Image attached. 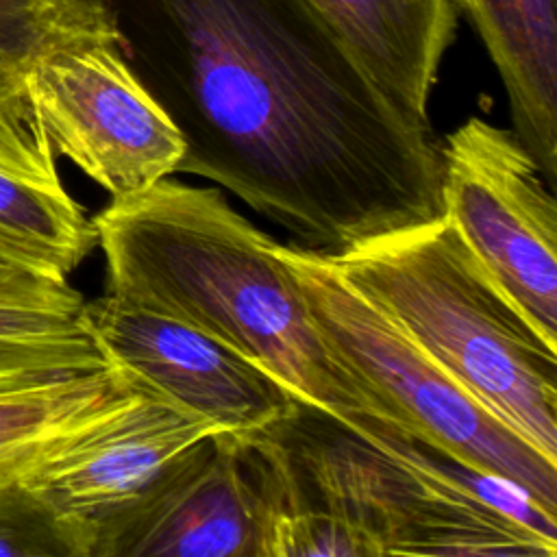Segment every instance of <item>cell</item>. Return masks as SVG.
<instances>
[{
    "mask_svg": "<svg viewBox=\"0 0 557 557\" xmlns=\"http://www.w3.org/2000/svg\"><path fill=\"white\" fill-rule=\"evenodd\" d=\"M83 318L109 363L218 431L263 429L296 400L268 370L181 320L111 294L85 300Z\"/></svg>",
    "mask_w": 557,
    "mask_h": 557,
    "instance_id": "cell-8",
    "label": "cell"
},
{
    "mask_svg": "<svg viewBox=\"0 0 557 557\" xmlns=\"http://www.w3.org/2000/svg\"><path fill=\"white\" fill-rule=\"evenodd\" d=\"M442 209L533 329L557 346V202L513 131L470 115L440 144Z\"/></svg>",
    "mask_w": 557,
    "mask_h": 557,
    "instance_id": "cell-6",
    "label": "cell"
},
{
    "mask_svg": "<svg viewBox=\"0 0 557 557\" xmlns=\"http://www.w3.org/2000/svg\"><path fill=\"white\" fill-rule=\"evenodd\" d=\"M0 557H76L63 524L24 481L0 487Z\"/></svg>",
    "mask_w": 557,
    "mask_h": 557,
    "instance_id": "cell-17",
    "label": "cell"
},
{
    "mask_svg": "<svg viewBox=\"0 0 557 557\" xmlns=\"http://www.w3.org/2000/svg\"><path fill=\"white\" fill-rule=\"evenodd\" d=\"M24 94L54 152L111 198L176 174L183 135L120 41H83L46 54L28 70Z\"/></svg>",
    "mask_w": 557,
    "mask_h": 557,
    "instance_id": "cell-7",
    "label": "cell"
},
{
    "mask_svg": "<svg viewBox=\"0 0 557 557\" xmlns=\"http://www.w3.org/2000/svg\"><path fill=\"white\" fill-rule=\"evenodd\" d=\"M329 259L459 385L557 463V346L492 281L446 215Z\"/></svg>",
    "mask_w": 557,
    "mask_h": 557,
    "instance_id": "cell-4",
    "label": "cell"
},
{
    "mask_svg": "<svg viewBox=\"0 0 557 557\" xmlns=\"http://www.w3.org/2000/svg\"><path fill=\"white\" fill-rule=\"evenodd\" d=\"M139 389L113 363L0 383V487L26 481Z\"/></svg>",
    "mask_w": 557,
    "mask_h": 557,
    "instance_id": "cell-14",
    "label": "cell"
},
{
    "mask_svg": "<svg viewBox=\"0 0 557 557\" xmlns=\"http://www.w3.org/2000/svg\"><path fill=\"white\" fill-rule=\"evenodd\" d=\"M368 78L418 124L446 50L457 37V0H305Z\"/></svg>",
    "mask_w": 557,
    "mask_h": 557,
    "instance_id": "cell-12",
    "label": "cell"
},
{
    "mask_svg": "<svg viewBox=\"0 0 557 557\" xmlns=\"http://www.w3.org/2000/svg\"><path fill=\"white\" fill-rule=\"evenodd\" d=\"M178 126L176 174L329 257L444 215L431 124L392 104L305 0H104Z\"/></svg>",
    "mask_w": 557,
    "mask_h": 557,
    "instance_id": "cell-1",
    "label": "cell"
},
{
    "mask_svg": "<svg viewBox=\"0 0 557 557\" xmlns=\"http://www.w3.org/2000/svg\"><path fill=\"white\" fill-rule=\"evenodd\" d=\"M326 350L383 416L461 463L518 485L557 516V463L496 418L363 298L322 252L272 239Z\"/></svg>",
    "mask_w": 557,
    "mask_h": 557,
    "instance_id": "cell-5",
    "label": "cell"
},
{
    "mask_svg": "<svg viewBox=\"0 0 557 557\" xmlns=\"http://www.w3.org/2000/svg\"><path fill=\"white\" fill-rule=\"evenodd\" d=\"M89 557H259L235 433L215 431L176 453L96 529Z\"/></svg>",
    "mask_w": 557,
    "mask_h": 557,
    "instance_id": "cell-9",
    "label": "cell"
},
{
    "mask_svg": "<svg viewBox=\"0 0 557 557\" xmlns=\"http://www.w3.org/2000/svg\"><path fill=\"white\" fill-rule=\"evenodd\" d=\"M83 307L85 298L70 283L0 292V383L111 366Z\"/></svg>",
    "mask_w": 557,
    "mask_h": 557,
    "instance_id": "cell-15",
    "label": "cell"
},
{
    "mask_svg": "<svg viewBox=\"0 0 557 557\" xmlns=\"http://www.w3.org/2000/svg\"><path fill=\"white\" fill-rule=\"evenodd\" d=\"M215 431L141 385L128 403L41 463L24 485L63 524L76 557H89L96 529L176 453Z\"/></svg>",
    "mask_w": 557,
    "mask_h": 557,
    "instance_id": "cell-10",
    "label": "cell"
},
{
    "mask_svg": "<svg viewBox=\"0 0 557 557\" xmlns=\"http://www.w3.org/2000/svg\"><path fill=\"white\" fill-rule=\"evenodd\" d=\"M96 246V226L63 187L26 94L0 104V257L67 281Z\"/></svg>",
    "mask_w": 557,
    "mask_h": 557,
    "instance_id": "cell-11",
    "label": "cell"
},
{
    "mask_svg": "<svg viewBox=\"0 0 557 557\" xmlns=\"http://www.w3.org/2000/svg\"><path fill=\"white\" fill-rule=\"evenodd\" d=\"M278 472L268 511V548L287 557L309 511L350 529L368 557H555L557 542L500 513L446 479L420 440L383 416L359 413L350 424L294 400L263 426Z\"/></svg>",
    "mask_w": 557,
    "mask_h": 557,
    "instance_id": "cell-3",
    "label": "cell"
},
{
    "mask_svg": "<svg viewBox=\"0 0 557 557\" xmlns=\"http://www.w3.org/2000/svg\"><path fill=\"white\" fill-rule=\"evenodd\" d=\"M83 41H120L104 0H0V104L24 96L39 59Z\"/></svg>",
    "mask_w": 557,
    "mask_h": 557,
    "instance_id": "cell-16",
    "label": "cell"
},
{
    "mask_svg": "<svg viewBox=\"0 0 557 557\" xmlns=\"http://www.w3.org/2000/svg\"><path fill=\"white\" fill-rule=\"evenodd\" d=\"M107 294L181 320L278 379L296 400L348 422L374 413L326 350L272 237L213 187L161 178L91 218Z\"/></svg>",
    "mask_w": 557,
    "mask_h": 557,
    "instance_id": "cell-2",
    "label": "cell"
},
{
    "mask_svg": "<svg viewBox=\"0 0 557 557\" xmlns=\"http://www.w3.org/2000/svg\"><path fill=\"white\" fill-rule=\"evenodd\" d=\"M509 100L513 135L546 183L557 174V0H457Z\"/></svg>",
    "mask_w": 557,
    "mask_h": 557,
    "instance_id": "cell-13",
    "label": "cell"
},
{
    "mask_svg": "<svg viewBox=\"0 0 557 557\" xmlns=\"http://www.w3.org/2000/svg\"><path fill=\"white\" fill-rule=\"evenodd\" d=\"M67 281H52L37 276L22 265L0 257V292H39V289H50L57 285H63Z\"/></svg>",
    "mask_w": 557,
    "mask_h": 557,
    "instance_id": "cell-18",
    "label": "cell"
}]
</instances>
